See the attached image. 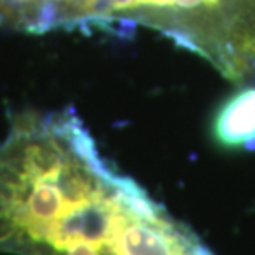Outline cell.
Instances as JSON below:
<instances>
[{"instance_id": "7a4b0ae2", "label": "cell", "mask_w": 255, "mask_h": 255, "mask_svg": "<svg viewBox=\"0 0 255 255\" xmlns=\"http://www.w3.org/2000/svg\"><path fill=\"white\" fill-rule=\"evenodd\" d=\"M211 134L222 149H255V86L239 90L219 106Z\"/></svg>"}, {"instance_id": "6da1fadb", "label": "cell", "mask_w": 255, "mask_h": 255, "mask_svg": "<svg viewBox=\"0 0 255 255\" xmlns=\"http://www.w3.org/2000/svg\"><path fill=\"white\" fill-rule=\"evenodd\" d=\"M0 252L214 255L110 166L71 111L25 115L0 142Z\"/></svg>"}]
</instances>
